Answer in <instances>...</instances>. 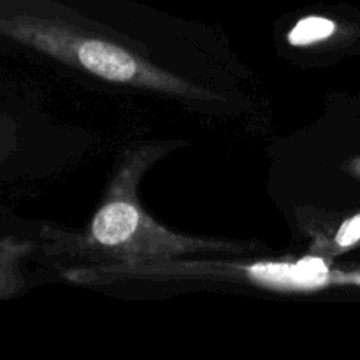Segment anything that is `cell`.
Segmentation results:
<instances>
[{
	"instance_id": "obj_3",
	"label": "cell",
	"mask_w": 360,
	"mask_h": 360,
	"mask_svg": "<svg viewBox=\"0 0 360 360\" xmlns=\"http://www.w3.org/2000/svg\"><path fill=\"white\" fill-rule=\"evenodd\" d=\"M139 225V213L129 202H112L102 207L95 217L91 232L104 246H116L129 241Z\"/></svg>"
},
{
	"instance_id": "obj_2",
	"label": "cell",
	"mask_w": 360,
	"mask_h": 360,
	"mask_svg": "<svg viewBox=\"0 0 360 360\" xmlns=\"http://www.w3.org/2000/svg\"><path fill=\"white\" fill-rule=\"evenodd\" d=\"M84 69L104 79L129 81L137 74V63L118 46L102 41H86L77 51Z\"/></svg>"
},
{
	"instance_id": "obj_4",
	"label": "cell",
	"mask_w": 360,
	"mask_h": 360,
	"mask_svg": "<svg viewBox=\"0 0 360 360\" xmlns=\"http://www.w3.org/2000/svg\"><path fill=\"white\" fill-rule=\"evenodd\" d=\"M336 32V23L326 18L311 16L301 20L294 27V30L288 34V41L294 46H304L311 44V42L323 41V39L330 37Z\"/></svg>"
},
{
	"instance_id": "obj_1",
	"label": "cell",
	"mask_w": 360,
	"mask_h": 360,
	"mask_svg": "<svg viewBox=\"0 0 360 360\" xmlns=\"http://www.w3.org/2000/svg\"><path fill=\"white\" fill-rule=\"evenodd\" d=\"M252 276L269 287L311 290L330 281L327 264L316 257L299 260L297 264H257L250 269Z\"/></svg>"
}]
</instances>
